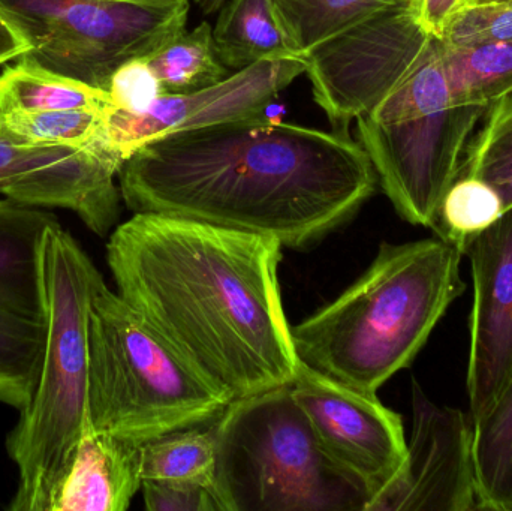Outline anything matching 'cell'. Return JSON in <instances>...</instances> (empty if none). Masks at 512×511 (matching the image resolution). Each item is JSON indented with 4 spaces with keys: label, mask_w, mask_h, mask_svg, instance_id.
Returning <instances> with one entry per match:
<instances>
[{
    "label": "cell",
    "mask_w": 512,
    "mask_h": 511,
    "mask_svg": "<svg viewBox=\"0 0 512 511\" xmlns=\"http://www.w3.org/2000/svg\"><path fill=\"white\" fill-rule=\"evenodd\" d=\"M120 194L158 213L304 249L375 194V168L351 135L267 117L174 132L123 161Z\"/></svg>",
    "instance_id": "obj_1"
},
{
    "label": "cell",
    "mask_w": 512,
    "mask_h": 511,
    "mask_svg": "<svg viewBox=\"0 0 512 511\" xmlns=\"http://www.w3.org/2000/svg\"><path fill=\"white\" fill-rule=\"evenodd\" d=\"M277 240L158 213L110 234L119 296L231 399L288 386L300 360L280 296Z\"/></svg>",
    "instance_id": "obj_2"
},
{
    "label": "cell",
    "mask_w": 512,
    "mask_h": 511,
    "mask_svg": "<svg viewBox=\"0 0 512 511\" xmlns=\"http://www.w3.org/2000/svg\"><path fill=\"white\" fill-rule=\"evenodd\" d=\"M462 257L438 236L382 243L348 290L292 327L298 360L337 383L376 395L414 362L462 296Z\"/></svg>",
    "instance_id": "obj_3"
},
{
    "label": "cell",
    "mask_w": 512,
    "mask_h": 511,
    "mask_svg": "<svg viewBox=\"0 0 512 511\" xmlns=\"http://www.w3.org/2000/svg\"><path fill=\"white\" fill-rule=\"evenodd\" d=\"M38 255L47 341L35 395L6 438L9 458L18 468L11 511H51L74 465L89 419L90 306L105 284L98 267L57 219L42 231Z\"/></svg>",
    "instance_id": "obj_4"
},
{
    "label": "cell",
    "mask_w": 512,
    "mask_h": 511,
    "mask_svg": "<svg viewBox=\"0 0 512 511\" xmlns=\"http://www.w3.org/2000/svg\"><path fill=\"white\" fill-rule=\"evenodd\" d=\"M87 347V413L96 432L146 443L207 425L233 401L107 284L90 306Z\"/></svg>",
    "instance_id": "obj_5"
},
{
    "label": "cell",
    "mask_w": 512,
    "mask_h": 511,
    "mask_svg": "<svg viewBox=\"0 0 512 511\" xmlns=\"http://www.w3.org/2000/svg\"><path fill=\"white\" fill-rule=\"evenodd\" d=\"M215 428L225 511H367L366 492L322 452L291 384L233 399Z\"/></svg>",
    "instance_id": "obj_6"
},
{
    "label": "cell",
    "mask_w": 512,
    "mask_h": 511,
    "mask_svg": "<svg viewBox=\"0 0 512 511\" xmlns=\"http://www.w3.org/2000/svg\"><path fill=\"white\" fill-rule=\"evenodd\" d=\"M189 0H0L26 59L108 90L117 69L182 35Z\"/></svg>",
    "instance_id": "obj_7"
},
{
    "label": "cell",
    "mask_w": 512,
    "mask_h": 511,
    "mask_svg": "<svg viewBox=\"0 0 512 511\" xmlns=\"http://www.w3.org/2000/svg\"><path fill=\"white\" fill-rule=\"evenodd\" d=\"M436 39L421 21L420 6H408L373 15L310 50L304 74L333 131L349 135L352 120L403 83Z\"/></svg>",
    "instance_id": "obj_8"
},
{
    "label": "cell",
    "mask_w": 512,
    "mask_h": 511,
    "mask_svg": "<svg viewBox=\"0 0 512 511\" xmlns=\"http://www.w3.org/2000/svg\"><path fill=\"white\" fill-rule=\"evenodd\" d=\"M487 107L453 104L391 123L358 117V143L372 161L382 191L406 222L433 228Z\"/></svg>",
    "instance_id": "obj_9"
},
{
    "label": "cell",
    "mask_w": 512,
    "mask_h": 511,
    "mask_svg": "<svg viewBox=\"0 0 512 511\" xmlns=\"http://www.w3.org/2000/svg\"><path fill=\"white\" fill-rule=\"evenodd\" d=\"M292 396L328 459L369 498L367 511L402 473L408 453L402 417L378 396L358 392L300 363Z\"/></svg>",
    "instance_id": "obj_10"
},
{
    "label": "cell",
    "mask_w": 512,
    "mask_h": 511,
    "mask_svg": "<svg viewBox=\"0 0 512 511\" xmlns=\"http://www.w3.org/2000/svg\"><path fill=\"white\" fill-rule=\"evenodd\" d=\"M122 164L107 138L63 146L0 137V194L23 206L71 210L96 236L107 237L119 224Z\"/></svg>",
    "instance_id": "obj_11"
},
{
    "label": "cell",
    "mask_w": 512,
    "mask_h": 511,
    "mask_svg": "<svg viewBox=\"0 0 512 511\" xmlns=\"http://www.w3.org/2000/svg\"><path fill=\"white\" fill-rule=\"evenodd\" d=\"M304 72V59L255 63L207 89L164 93L138 116L108 107L105 138L125 161L144 144L174 132L264 116L279 93Z\"/></svg>",
    "instance_id": "obj_12"
},
{
    "label": "cell",
    "mask_w": 512,
    "mask_h": 511,
    "mask_svg": "<svg viewBox=\"0 0 512 511\" xmlns=\"http://www.w3.org/2000/svg\"><path fill=\"white\" fill-rule=\"evenodd\" d=\"M412 411L402 473L372 511L477 510L472 422L462 411L430 401L415 380Z\"/></svg>",
    "instance_id": "obj_13"
},
{
    "label": "cell",
    "mask_w": 512,
    "mask_h": 511,
    "mask_svg": "<svg viewBox=\"0 0 512 511\" xmlns=\"http://www.w3.org/2000/svg\"><path fill=\"white\" fill-rule=\"evenodd\" d=\"M465 255L474 284L466 380L474 420L512 378V207L466 245Z\"/></svg>",
    "instance_id": "obj_14"
},
{
    "label": "cell",
    "mask_w": 512,
    "mask_h": 511,
    "mask_svg": "<svg viewBox=\"0 0 512 511\" xmlns=\"http://www.w3.org/2000/svg\"><path fill=\"white\" fill-rule=\"evenodd\" d=\"M143 443L96 432L87 419L74 465L51 511H125L143 486Z\"/></svg>",
    "instance_id": "obj_15"
},
{
    "label": "cell",
    "mask_w": 512,
    "mask_h": 511,
    "mask_svg": "<svg viewBox=\"0 0 512 511\" xmlns=\"http://www.w3.org/2000/svg\"><path fill=\"white\" fill-rule=\"evenodd\" d=\"M213 41L222 63L234 72L255 63L301 59L271 0H227L219 9Z\"/></svg>",
    "instance_id": "obj_16"
},
{
    "label": "cell",
    "mask_w": 512,
    "mask_h": 511,
    "mask_svg": "<svg viewBox=\"0 0 512 511\" xmlns=\"http://www.w3.org/2000/svg\"><path fill=\"white\" fill-rule=\"evenodd\" d=\"M47 323L0 290V402L29 407L44 360Z\"/></svg>",
    "instance_id": "obj_17"
},
{
    "label": "cell",
    "mask_w": 512,
    "mask_h": 511,
    "mask_svg": "<svg viewBox=\"0 0 512 511\" xmlns=\"http://www.w3.org/2000/svg\"><path fill=\"white\" fill-rule=\"evenodd\" d=\"M107 90L65 77L20 57L0 75V114L15 111L107 110Z\"/></svg>",
    "instance_id": "obj_18"
},
{
    "label": "cell",
    "mask_w": 512,
    "mask_h": 511,
    "mask_svg": "<svg viewBox=\"0 0 512 511\" xmlns=\"http://www.w3.org/2000/svg\"><path fill=\"white\" fill-rule=\"evenodd\" d=\"M472 426L477 510L512 511V378Z\"/></svg>",
    "instance_id": "obj_19"
},
{
    "label": "cell",
    "mask_w": 512,
    "mask_h": 511,
    "mask_svg": "<svg viewBox=\"0 0 512 511\" xmlns=\"http://www.w3.org/2000/svg\"><path fill=\"white\" fill-rule=\"evenodd\" d=\"M280 26L303 59L316 45L373 15L421 0H271Z\"/></svg>",
    "instance_id": "obj_20"
},
{
    "label": "cell",
    "mask_w": 512,
    "mask_h": 511,
    "mask_svg": "<svg viewBox=\"0 0 512 511\" xmlns=\"http://www.w3.org/2000/svg\"><path fill=\"white\" fill-rule=\"evenodd\" d=\"M180 429L141 446L143 482L215 485V420L207 428Z\"/></svg>",
    "instance_id": "obj_21"
},
{
    "label": "cell",
    "mask_w": 512,
    "mask_h": 511,
    "mask_svg": "<svg viewBox=\"0 0 512 511\" xmlns=\"http://www.w3.org/2000/svg\"><path fill=\"white\" fill-rule=\"evenodd\" d=\"M164 93H191L215 86L231 74L222 63L207 21L146 57Z\"/></svg>",
    "instance_id": "obj_22"
},
{
    "label": "cell",
    "mask_w": 512,
    "mask_h": 511,
    "mask_svg": "<svg viewBox=\"0 0 512 511\" xmlns=\"http://www.w3.org/2000/svg\"><path fill=\"white\" fill-rule=\"evenodd\" d=\"M453 104L489 105L512 92V41L454 48L442 42Z\"/></svg>",
    "instance_id": "obj_23"
},
{
    "label": "cell",
    "mask_w": 512,
    "mask_h": 511,
    "mask_svg": "<svg viewBox=\"0 0 512 511\" xmlns=\"http://www.w3.org/2000/svg\"><path fill=\"white\" fill-rule=\"evenodd\" d=\"M459 177L492 186L505 210L512 207V92L490 102L472 135Z\"/></svg>",
    "instance_id": "obj_24"
},
{
    "label": "cell",
    "mask_w": 512,
    "mask_h": 511,
    "mask_svg": "<svg viewBox=\"0 0 512 511\" xmlns=\"http://www.w3.org/2000/svg\"><path fill=\"white\" fill-rule=\"evenodd\" d=\"M105 111H15L0 114V137L23 144L89 146L105 138Z\"/></svg>",
    "instance_id": "obj_25"
},
{
    "label": "cell",
    "mask_w": 512,
    "mask_h": 511,
    "mask_svg": "<svg viewBox=\"0 0 512 511\" xmlns=\"http://www.w3.org/2000/svg\"><path fill=\"white\" fill-rule=\"evenodd\" d=\"M504 212L501 195L492 186L474 177H459L445 195L432 230L463 254L466 245Z\"/></svg>",
    "instance_id": "obj_26"
},
{
    "label": "cell",
    "mask_w": 512,
    "mask_h": 511,
    "mask_svg": "<svg viewBox=\"0 0 512 511\" xmlns=\"http://www.w3.org/2000/svg\"><path fill=\"white\" fill-rule=\"evenodd\" d=\"M439 38L454 48L512 41V0L465 3L448 18Z\"/></svg>",
    "instance_id": "obj_27"
},
{
    "label": "cell",
    "mask_w": 512,
    "mask_h": 511,
    "mask_svg": "<svg viewBox=\"0 0 512 511\" xmlns=\"http://www.w3.org/2000/svg\"><path fill=\"white\" fill-rule=\"evenodd\" d=\"M107 92L113 110L132 116L146 113L164 95L161 81L150 68L146 57L120 66L111 78Z\"/></svg>",
    "instance_id": "obj_28"
},
{
    "label": "cell",
    "mask_w": 512,
    "mask_h": 511,
    "mask_svg": "<svg viewBox=\"0 0 512 511\" xmlns=\"http://www.w3.org/2000/svg\"><path fill=\"white\" fill-rule=\"evenodd\" d=\"M141 492L149 511H225L215 485L143 482Z\"/></svg>",
    "instance_id": "obj_29"
},
{
    "label": "cell",
    "mask_w": 512,
    "mask_h": 511,
    "mask_svg": "<svg viewBox=\"0 0 512 511\" xmlns=\"http://www.w3.org/2000/svg\"><path fill=\"white\" fill-rule=\"evenodd\" d=\"M27 51H29V44L0 14V65L14 59H20Z\"/></svg>",
    "instance_id": "obj_30"
},
{
    "label": "cell",
    "mask_w": 512,
    "mask_h": 511,
    "mask_svg": "<svg viewBox=\"0 0 512 511\" xmlns=\"http://www.w3.org/2000/svg\"><path fill=\"white\" fill-rule=\"evenodd\" d=\"M474 2H489V0H474ZM472 2V3H474Z\"/></svg>",
    "instance_id": "obj_31"
},
{
    "label": "cell",
    "mask_w": 512,
    "mask_h": 511,
    "mask_svg": "<svg viewBox=\"0 0 512 511\" xmlns=\"http://www.w3.org/2000/svg\"><path fill=\"white\" fill-rule=\"evenodd\" d=\"M474 2V0H465V3H472ZM465 3H463V5H465Z\"/></svg>",
    "instance_id": "obj_32"
},
{
    "label": "cell",
    "mask_w": 512,
    "mask_h": 511,
    "mask_svg": "<svg viewBox=\"0 0 512 511\" xmlns=\"http://www.w3.org/2000/svg\"><path fill=\"white\" fill-rule=\"evenodd\" d=\"M195 2H197V0H195Z\"/></svg>",
    "instance_id": "obj_33"
}]
</instances>
